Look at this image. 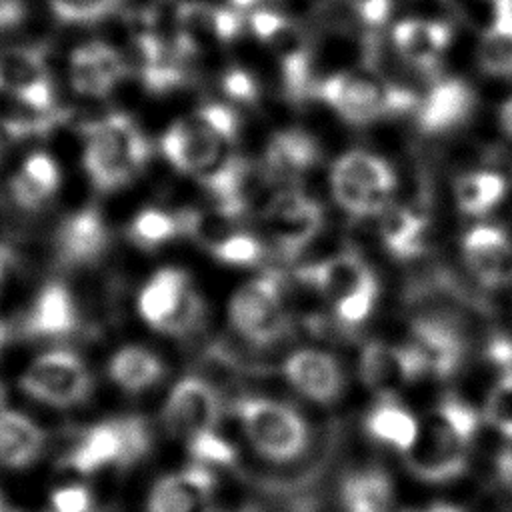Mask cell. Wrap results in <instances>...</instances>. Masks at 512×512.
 I'll return each mask as SVG.
<instances>
[{
  "label": "cell",
  "mask_w": 512,
  "mask_h": 512,
  "mask_svg": "<svg viewBox=\"0 0 512 512\" xmlns=\"http://www.w3.org/2000/svg\"><path fill=\"white\" fill-rule=\"evenodd\" d=\"M478 424V414L470 404L458 396L444 398L420 422L418 438L404 454L408 470L432 484L458 478L468 466Z\"/></svg>",
  "instance_id": "6da1fadb"
},
{
  "label": "cell",
  "mask_w": 512,
  "mask_h": 512,
  "mask_svg": "<svg viewBox=\"0 0 512 512\" xmlns=\"http://www.w3.org/2000/svg\"><path fill=\"white\" fill-rule=\"evenodd\" d=\"M236 134L238 114L228 104L206 102L164 130L160 150L174 170L204 178L228 158L226 148Z\"/></svg>",
  "instance_id": "7a4b0ae2"
},
{
  "label": "cell",
  "mask_w": 512,
  "mask_h": 512,
  "mask_svg": "<svg viewBox=\"0 0 512 512\" xmlns=\"http://www.w3.org/2000/svg\"><path fill=\"white\" fill-rule=\"evenodd\" d=\"M148 156L146 136L128 114H106L84 130L82 164L100 192L128 186L144 170Z\"/></svg>",
  "instance_id": "3957f363"
},
{
  "label": "cell",
  "mask_w": 512,
  "mask_h": 512,
  "mask_svg": "<svg viewBox=\"0 0 512 512\" xmlns=\"http://www.w3.org/2000/svg\"><path fill=\"white\" fill-rule=\"evenodd\" d=\"M306 270L340 326L356 328L368 320L380 290L374 270L358 252H338Z\"/></svg>",
  "instance_id": "277c9868"
},
{
  "label": "cell",
  "mask_w": 512,
  "mask_h": 512,
  "mask_svg": "<svg viewBox=\"0 0 512 512\" xmlns=\"http://www.w3.org/2000/svg\"><path fill=\"white\" fill-rule=\"evenodd\" d=\"M316 96L350 124H370L414 112L418 92L410 84L380 82L356 74H334L314 86Z\"/></svg>",
  "instance_id": "5b68a950"
},
{
  "label": "cell",
  "mask_w": 512,
  "mask_h": 512,
  "mask_svg": "<svg viewBox=\"0 0 512 512\" xmlns=\"http://www.w3.org/2000/svg\"><path fill=\"white\" fill-rule=\"evenodd\" d=\"M330 190L336 204L352 216H378L392 204L396 174L378 154L344 152L330 170Z\"/></svg>",
  "instance_id": "8992f818"
},
{
  "label": "cell",
  "mask_w": 512,
  "mask_h": 512,
  "mask_svg": "<svg viewBox=\"0 0 512 512\" xmlns=\"http://www.w3.org/2000/svg\"><path fill=\"white\" fill-rule=\"evenodd\" d=\"M236 414L250 446L270 462H290L306 448V422L284 402L246 398L236 404Z\"/></svg>",
  "instance_id": "52a82bcc"
},
{
  "label": "cell",
  "mask_w": 512,
  "mask_h": 512,
  "mask_svg": "<svg viewBox=\"0 0 512 512\" xmlns=\"http://www.w3.org/2000/svg\"><path fill=\"white\" fill-rule=\"evenodd\" d=\"M232 328L250 344L270 346L290 330L282 298V274L268 272L242 284L228 302Z\"/></svg>",
  "instance_id": "ba28073f"
},
{
  "label": "cell",
  "mask_w": 512,
  "mask_h": 512,
  "mask_svg": "<svg viewBox=\"0 0 512 512\" xmlns=\"http://www.w3.org/2000/svg\"><path fill=\"white\" fill-rule=\"evenodd\" d=\"M136 308L140 318L160 332H186L202 316V302L192 288L190 276L174 266L158 268L142 284Z\"/></svg>",
  "instance_id": "9c48e42d"
},
{
  "label": "cell",
  "mask_w": 512,
  "mask_h": 512,
  "mask_svg": "<svg viewBox=\"0 0 512 512\" xmlns=\"http://www.w3.org/2000/svg\"><path fill=\"white\" fill-rule=\"evenodd\" d=\"M22 392L52 408H74L92 390V376L84 360L70 350L38 354L20 376Z\"/></svg>",
  "instance_id": "30bf717a"
},
{
  "label": "cell",
  "mask_w": 512,
  "mask_h": 512,
  "mask_svg": "<svg viewBox=\"0 0 512 512\" xmlns=\"http://www.w3.org/2000/svg\"><path fill=\"white\" fill-rule=\"evenodd\" d=\"M148 430L140 418L104 420L90 426L68 456V466L92 474L114 462L128 464L148 450Z\"/></svg>",
  "instance_id": "8fae6325"
},
{
  "label": "cell",
  "mask_w": 512,
  "mask_h": 512,
  "mask_svg": "<svg viewBox=\"0 0 512 512\" xmlns=\"http://www.w3.org/2000/svg\"><path fill=\"white\" fill-rule=\"evenodd\" d=\"M388 44L406 70L430 82L442 74V60L452 46V28L440 18L402 16L388 26Z\"/></svg>",
  "instance_id": "7c38bea8"
},
{
  "label": "cell",
  "mask_w": 512,
  "mask_h": 512,
  "mask_svg": "<svg viewBox=\"0 0 512 512\" xmlns=\"http://www.w3.org/2000/svg\"><path fill=\"white\" fill-rule=\"evenodd\" d=\"M270 242L284 254L296 256L320 232L324 214L316 200L296 188H282L260 214Z\"/></svg>",
  "instance_id": "4fadbf2b"
},
{
  "label": "cell",
  "mask_w": 512,
  "mask_h": 512,
  "mask_svg": "<svg viewBox=\"0 0 512 512\" xmlns=\"http://www.w3.org/2000/svg\"><path fill=\"white\" fill-rule=\"evenodd\" d=\"M220 420V400L216 390L198 376L178 380L162 406V424L168 434L186 444L206 432L216 430Z\"/></svg>",
  "instance_id": "5bb4252c"
},
{
  "label": "cell",
  "mask_w": 512,
  "mask_h": 512,
  "mask_svg": "<svg viewBox=\"0 0 512 512\" xmlns=\"http://www.w3.org/2000/svg\"><path fill=\"white\" fill-rule=\"evenodd\" d=\"M476 106V92L460 76L440 74L418 92L414 118L424 134H446L462 126Z\"/></svg>",
  "instance_id": "9a60e30c"
},
{
  "label": "cell",
  "mask_w": 512,
  "mask_h": 512,
  "mask_svg": "<svg viewBox=\"0 0 512 512\" xmlns=\"http://www.w3.org/2000/svg\"><path fill=\"white\" fill-rule=\"evenodd\" d=\"M130 64L120 50L104 40L78 44L68 58V82L84 98L110 96L128 76Z\"/></svg>",
  "instance_id": "2e32d148"
},
{
  "label": "cell",
  "mask_w": 512,
  "mask_h": 512,
  "mask_svg": "<svg viewBox=\"0 0 512 512\" xmlns=\"http://www.w3.org/2000/svg\"><path fill=\"white\" fill-rule=\"evenodd\" d=\"M0 90L32 112L50 110L54 84L42 52L26 46L0 50Z\"/></svg>",
  "instance_id": "e0dca14e"
},
{
  "label": "cell",
  "mask_w": 512,
  "mask_h": 512,
  "mask_svg": "<svg viewBox=\"0 0 512 512\" xmlns=\"http://www.w3.org/2000/svg\"><path fill=\"white\" fill-rule=\"evenodd\" d=\"M214 474L194 464L160 476L146 498V512H214Z\"/></svg>",
  "instance_id": "ac0fdd59"
},
{
  "label": "cell",
  "mask_w": 512,
  "mask_h": 512,
  "mask_svg": "<svg viewBox=\"0 0 512 512\" xmlns=\"http://www.w3.org/2000/svg\"><path fill=\"white\" fill-rule=\"evenodd\" d=\"M358 374L364 386L382 400H390L398 390L422 378V370L406 344L396 346L380 340L362 348Z\"/></svg>",
  "instance_id": "d6986e66"
},
{
  "label": "cell",
  "mask_w": 512,
  "mask_h": 512,
  "mask_svg": "<svg viewBox=\"0 0 512 512\" xmlns=\"http://www.w3.org/2000/svg\"><path fill=\"white\" fill-rule=\"evenodd\" d=\"M462 256L474 278L500 288L512 280V240L504 228L476 224L462 236Z\"/></svg>",
  "instance_id": "ffe728a7"
},
{
  "label": "cell",
  "mask_w": 512,
  "mask_h": 512,
  "mask_svg": "<svg viewBox=\"0 0 512 512\" xmlns=\"http://www.w3.org/2000/svg\"><path fill=\"white\" fill-rule=\"evenodd\" d=\"M422 376L446 378L454 374L464 358V342L454 326L434 318H420L410 328L406 342Z\"/></svg>",
  "instance_id": "44dd1931"
},
{
  "label": "cell",
  "mask_w": 512,
  "mask_h": 512,
  "mask_svg": "<svg viewBox=\"0 0 512 512\" xmlns=\"http://www.w3.org/2000/svg\"><path fill=\"white\" fill-rule=\"evenodd\" d=\"M288 384L302 396L318 404L338 400L344 388V374L336 358L318 348H300L292 352L282 366Z\"/></svg>",
  "instance_id": "7402d4cb"
},
{
  "label": "cell",
  "mask_w": 512,
  "mask_h": 512,
  "mask_svg": "<svg viewBox=\"0 0 512 512\" xmlns=\"http://www.w3.org/2000/svg\"><path fill=\"white\" fill-rule=\"evenodd\" d=\"M320 160V146L312 134L302 128L274 132L266 146L264 168L278 180H294L308 172Z\"/></svg>",
  "instance_id": "603a6c76"
},
{
  "label": "cell",
  "mask_w": 512,
  "mask_h": 512,
  "mask_svg": "<svg viewBox=\"0 0 512 512\" xmlns=\"http://www.w3.org/2000/svg\"><path fill=\"white\" fill-rule=\"evenodd\" d=\"M62 184V172L54 156L36 150L30 152L10 180L14 200L28 210L42 208L58 192Z\"/></svg>",
  "instance_id": "cb8c5ba5"
},
{
  "label": "cell",
  "mask_w": 512,
  "mask_h": 512,
  "mask_svg": "<svg viewBox=\"0 0 512 512\" xmlns=\"http://www.w3.org/2000/svg\"><path fill=\"white\" fill-rule=\"evenodd\" d=\"M46 446L44 430L26 414L0 410V466L22 470L32 466Z\"/></svg>",
  "instance_id": "d4e9b609"
},
{
  "label": "cell",
  "mask_w": 512,
  "mask_h": 512,
  "mask_svg": "<svg viewBox=\"0 0 512 512\" xmlns=\"http://www.w3.org/2000/svg\"><path fill=\"white\" fill-rule=\"evenodd\" d=\"M108 244V228L98 210L84 208L70 214L58 232L60 254L66 262L84 264L96 260Z\"/></svg>",
  "instance_id": "484cf974"
},
{
  "label": "cell",
  "mask_w": 512,
  "mask_h": 512,
  "mask_svg": "<svg viewBox=\"0 0 512 512\" xmlns=\"http://www.w3.org/2000/svg\"><path fill=\"white\" fill-rule=\"evenodd\" d=\"M378 234L382 246L398 260L416 258L426 246L428 220L420 212L390 204L378 214Z\"/></svg>",
  "instance_id": "4316f807"
},
{
  "label": "cell",
  "mask_w": 512,
  "mask_h": 512,
  "mask_svg": "<svg viewBox=\"0 0 512 512\" xmlns=\"http://www.w3.org/2000/svg\"><path fill=\"white\" fill-rule=\"evenodd\" d=\"M76 324V304L70 290L62 284H46L28 314L26 326L36 336H64Z\"/></svg>",
  "instance_id": "83f0119b"
},
{
  "label": "cell",
  "mask_w": 512,
  "mask_h": 512,
  "mask_svg": "<svg viewBox=\"0 0 512 512\" xmlns=\"http://www.w3.org/2000/svg\"><path fill=\"white\" fill-rule=\"evenodd\" d=\"M108 376L124 392L138 394L162 380L164 364L152 350L130 344L110 356Z\"/></svg>",
  "instance_id": "f1b7e54d"
},
{
  "label": "cell",
  "mask_w": 512,
  "mask_h": 512,
  "mask_svg": "<svg viewBox=\"0 0 512 512\" xmlns=\"http://www.w3.org/2000/svg\"><path fill=\"white\" fill-rule=\"evenodd\" d=\"M364 426L374 440L392 446L402 454L410 452L420 432V422L414 418V414L392 400H382L376 404L368 412Z\"/></svg>",
  "instance_id": "f546056e"
},
{
  "label": "cell",
  "mask_w": 512,
  "mask_h": 512,
  "mask_svg": "<svg viewBox=\"0 0 512 512\" xmlns=\"http://www.w3.org/2000/svg\"><path fill=\"white\" fill-rule=\"evenodd\" d=\"M506 194V178L494 170L464 172L454 182V198L464 216H486Z\"/></svg>",
  "instance_id": "4dcf8cb0"
},
{
  "label": "cell",
  "mask_w": 512,
  "mask_h": 512,
  "mask_svg": "<svg viewBox=\"0 0 512 512\" xmlns=\"http://www.w3.org/2000/svg\"><path fill=\"white\" fill-rule=\"evenodd\" d=\"M392 502V482L380 470L354 472L342 484V504L346 512H390Z\"/></svg>",
  "instance_id": "1f68e13d"
},
{
  "label": "cell",
  "mask_w": 512,
  "mask_h": 512,
  "mask_svg": "<svg viewBox=\"0 0 512 512\" xmlns=\"http://www.w3.org/2000/svg\"><path fill=\"white\" fill-rule=\"evenodd\" d=\"M472 60L486 78L512 84V28L478 26Z\"/></svg>",
  "instance_id": "d6a6232c"
},
{
  "label": "cell",
  "mask_w": 512,
  "mask_h": 512,
  "mask_svg": "<svg viewBox=\"0 0 512 512\" xmlns=\"http://www.w3.org/2000/svg\"><path fill=\"white\" fill-rule=\"evenodd\" d=\"M184 230V220L162 208H142L128 226L130 240L144 248L154 250L172 242Z\"/></svg>",
  "instance_id": "836d02e7"
},
{
  "label": "cell",
  "mask_w": 512,
  "mask_h": 512,
  "mask_svg": "<svg viewBox=\"0 0 512 512\" xmlns=\"http://www.w3.org/2000/svg\"><path fill=\"white\" fill-rule=\"evenodd\" d=\"M210 254L226 266H252L262 258V242L244 230H226L208 246Z\"/></svg>",
  "instance_id": "e575fe53"
},
{
  "label": "cell",
  "mask_w": 512,
  "mask_h": 512,
  "mask_svg": "<svg viewBox=\"0 0 512 512\" xmlns=\"http://www.w3.org/2000/svg\"><path fill=\"white\" fill-rule=\"evenodd\" d=\"M50 12L64 24H94L108 18L122 0H46Z\"/></svg>",
  "instance_id": "d590c367"
},
{
  "label": "cell",
  "mask_w": 512,
  "mask_h": 512,
  "mask_svg": "<svg viewBox=\"0 0 512 512\" xmlns=\"http://www.w3.org/2000/svg\"><path fill=\"white\" fill-rule=\"evenodd\" d=\"M484 416L498 434L512 438V370L500 374L490 386L484 402Z\"/></svg>",
  "instance_id": "8d00e7d4"
},
{
  "label": "cell",
  "mask_w": 512,
  "mask_h": 512,
  "mask_svg": "<svg viewBox=\"0 0 512 512\" xmlns=\"http://www.w3.org/2000/svg\"><path fill=\"white\" fill-rule=\"evenodd\" d=\"M360 26L368 30L388 28L396 18V0H336Z\"/></svg>",
  "instance_id": "74e56055"
},
{
  "label": "cell",
  "mask_w": 512,
  "mask_h": 512,
  "mask_svg": "<svg viewBox=\"0 0 512 512\" xmlns=\"http://www.w3.org/2000/svg\"><path fill=\"white\" fill-rule=\"evenodd\" d=\"M188 450L194 456V460L202 466H228L236 460L234 446L218 434V430L206 432L194 440L188 442Z\"/></svg>",
  "instance_id": "f35d334b"
},
{
  "label": "cell",
  "mask_w": 512,
  "mask_h": 512,
  "mask_svg": "<svg viewBox=\"0 0 512 512\" xmlns=\"http://www.w3.org/2000/svg\"><path fill=\"white\" fill-rule=\"evenodd\" d=\"M92 494L82 484L60 486L50 494V512H90Z\"/></svg>",
  "instance_id": "ab89813d"
},
{
  "label": "cell",
  "mask_w": 512,
  "mask_h": 512,
  "mask_svg": "<svg viewBox=\"0 0 512 512\" xmlns=\"http://www.w3.org/2000/svg\"><path fill=\"white\" fill-rule=\"evenodd\" d=\"M222 88L224 94L236 102H252L258 94L252 74L242 68H230L222 78Z\"/></svg>",
  "instance_id": "60d3db41"
},
{
  "label": "cell",
  "mask_w": 512,
  "mask_h": 512,
  "mask_svg": "<svg viewBox=\"0 0 512 512\" xmlns=\"http://www.w3.org/2000/svg\"><path fill=\"white\" fill-rule=\"evenodd\" d=\"M480 12V24L512 22V0H464Z\"/></svg>",
  "instance_id": "b9f144b4"
},
{
  "label": "cell",
  "mask_w": 512,
  "mask_h": 512,
  "mask_svg": "<svg viewBox=\"0 0 512 512\" xmlns=\"http://www.w3.org/2000/svg\"><path fill=\"white\" fill-rule=\"evenodd\" d=\"M22 0H0V30H6L22 20Z\"/></svg>",
  "instance_id": "7bdbcfd3"
},
{
  "label": "cell",
  "mask_w": 512,
  "mask_h": 512,
  "mask_svg": "<svg viewBox=\"0 0 512 512\" xmlns=\"http://www.w3.org/2000/svg\"><path fill=\"white\" fill-rule=\"evenodd\" d=\"M496 122L500 132L512 140V90L500 100L496 108Z\"/></svg>",
  "instance_id": "ee69618b"
},
{
  "label": "cell",
  "mask_w": 512,
  "mask_h": 512,
  "mask_svg": "<svg viewBox=\"0 0 512 512\" xmlns=\"http://www.w3.org/2000/svg\"><path fill=\"white\" fill-rule=\"evenodd\" d=\"M22 132V126L14 120H4L0 118V154L6 150V146L18 138V134Z\"/></svg>",
  "instance_id": "f6af8a7d"
},
{
  "label": "cell",
  "mask_w": 512,
  "mask_h": 512,
  "mask_svg": "<svg viewBox=\"0 0 512 512\" xmlns=\"http://www.w3.org/2000/svg\"><path fill=\"white\" fill-rule=\"evenodd\" d=\"M422 512H460V510L450 506V504H434V506H430V508H426Z\"/></svg>",
  "instance_id": "bcb514c9"
},
{
  "label": "cell",
  "mask_w": 512,
  "mask_h": 512,
  "mask_svg": "<svg viewBox=\"0 0 512 512\" xmlns=\"http://www.w3.org/2000/svg\"><path fill=\"white\" fill-rule=\"evenodd\" d=\"M4 340H6V326L0 322V348H2Z\"/></svg>",
  "instance_id": "7dc6e473"
},
{
  "label": "cell",
  "mask_w": 512,
  "mask_h": 512,
  "mask_svg": "<svg viewBox=\"0 0 512 512\" xmlns=\"http://www.w3.org/2000/svg\"><path fill=\"white\" fill-rule=\"evenodd\" d=\"M2 274H4V268H2V262H0V282H2Z\"/></svg>",
  "instance_id": "c3c4849f"
},
{
  "label": "cell",
  "mask_w": 512,
  "mask_h": 512,
  "mask_svg": "<svg viewBox=\"0 0 512 512\" xmlns=\"http://www.w3.org/2000/svg\"><path fill=\"white\" fill-rule=\"evenodd\" d=\"M0 512H4V510H2V502H0Z\"/></svg>",
  "instance_id": "681fc988"
}]
</instances>
